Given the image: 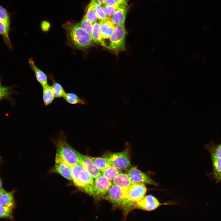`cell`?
Masks as SVG:
<instances>
[{"label": "cell", "instance_id": "cell-28", "mask_svg": "<svg viewBox=\"0 0 221 221\" xmlns=\"http://www.w3.org/2000/svg\"><path fill=\"white\" fill-rule=\"evenodd\" d=\"M13 210L7 207L0 205V218L13 219Z\"/></svg>", "mask_w": 221, "mask_h": 221}, {"label": "cell", "instance_id": "cell-23", "mask_svg": "<svg viewBox=\"0 0 221 221\" xmlns=\"http://www.w3.org/2000/svg\"><path fill=\"white\" fill-rule=\"evenodd\" d=\"M120 170L113 166L110 165L101 172L103 176L111 181L118 174L121 173Z\"/></svg>", "mask_w": 221, "mask_h": 221}, {"label": "cell", "instance_id": "cell-25", "mask_svg": "<svg viewBox=\"0 0 221 221\" xmlns=\"http://www.w3.org/2000/svg\"><path fill=\"white\" fill-rule=\"evenodd\" d=\"M89 157L95 165L100 171L110 166L108 161L105 157Z\"/></svg>", "mask_w": 221, "mask_h": 221}, {"label": "cell", "instance_id": "cell-9", "mask_svg": "<svg viewBox=\"0 0 221 221\" xmlns=\"http://www.w3.org/2000/svg\"><path fill=\"white\" fill-rule=\"evenodd\" d=\"M127 174L132 183H139L157 186V184L143 172L136 167H132L129 169Z\"/></svg>", "mask_w": 221, "mask_h": 221}, {"label": "cell", "instance_id": "cell-18", "mask_svg": "<svg viewBox=\"0 0 221 221\" xmlns=\"http://www.w3.org/2000/svg\"><path fill=\"white\" fill-rule=\"evenodd\" d=\"M91 36L94 42L108 48L101 34L100 31V21L99 22L96 21L94 23Z\"/></svg>", "mask_w": 221, "mask_h": 221}, {"label": "cell", "instance_id": "cell-19", "mask_svg": "<svg viewBox=\"0 0 221 221\" xmlns=\"http://www.w3.org/2000/svg\"><path fill=\"white\" fill-rule=\"evenodd\" d=\"M12 86H2L0 87V102L4 99H6L13 104L14 100L11 96L17 92L13 90Z\"/></svg>", "mask_w": 221, "mask_h": 221}, {"label": "cell", "instance_id": "cell-39", "mask_svg": "<svg viewBox=\"0 0 221 221\" xmlns=\"http://www.w3.org/2000/svg\"><path fill=\"white\" fill-rule=\"evenodd\" d=\"M5 191V190L3 188L1 189V190H0V195L4 192Z\"/></svg>", "mask_w": 221, "mask_h": 221}, {"label": "cell", "instance_id": "cell-21", "mask_svg": "<svg viewBox=\"0 0 221 221\" xmlns=\"http://www.w3.org/2000/svg\"><path fill=\"white\" fill-rule=\"evenodd\" d=\"M64 98L67 103L71 104H80L87 105L88 104L87 102L84 99L79 98L74 93H66L64 97Z\"/></svg>", "mask_w": 221, "mask_h": 221}, {"label": "cell", "instance_id": "cell-31", "mask_svg": "<svg viewBox=\"0 0 221 221\" xmlns=\"http://www.w3.org/2000/svg\"><path fill=\"white\" fill-rule=\"evenodd\" d=\"M0 20L10 26V16L7 10L0 5Z\"/></svg>", "mask_w": 221, "mask_h": 221}, {"label": "cell", "instance_id": "cell-6", "mask_svg": "<svg viewBox=\"0 0 221 221\" xmlns=\"http://www.w3.org/2000/svg\"><path fill=\"white\" fill-rule=\"evenodd\" d=\"M128 149L119 152L113 153L104 157L110 165L123 170H128L131 166Z\"/></svg>", "mask_w": 221, "mask_h": 221}, {"label": "cell", "instance_id": "cell-34", "mask_svg": "<svg viewBox=\"0 0 221 221\" xmlns=\"http://www.w3.org/2000/svg\"><path fill=\"white\" fill-rule=\"evenodd\" d=\"M129 0H105L103 4L106 6L127 5Z\"/></svg>", "mask_w": 221, "mask_h": 221}, {"label": "cell", "instance_id": "cell-15", "mask_svg": "<svg viewBox=\"0 0 221 221\" xmlns=\"http://www.w3.org/2000/svg\"><path fill=\"white\" fill-rule=\"evenodd\" d=\"M113 183L123 191L126 190L132 183L128 175L122 173L115 177L113 180Z\"/></svg>", "mask_w": 221, "mask_h": 221}, {"label": "cell", "instance_id": "cell-24", "mask_svg": "<svg viewBox=\"0 0 221 221\" xmlns=\"http://www.w3.org/2000/svg\"><path fill=\"white\" fill-rule=\"evenodd\" d=\"M83 17L92 23L97 21L98 18L94 4L90 3Z\"/></svg>", "mask_w": 221, "mask_h": 221}, {"label": "cell", "instance_id": "cell-38", "mask_svg": "<svg viewBox=\"0 0 221 221\" xmlns=\"http://www.w3.org/2000/svg\"><path fill=\"white\" fill-rule=\"evenodd\" d=\"M215 177L216 179L221 180V172Z\"/></svg>", "mask_w": 221, "mask_h": 221}, {"label": "cell", "instance_id": "cell-35", "mask_svg": "<svg viewBox=\"0 0 221 221\" xmlns=\"http://www.w3.org/2000/svg\"><path fill=\"white\" fill-rule=\"evenodd\" d=\"M41 27L43 32H47L49 30L51 27V25L49 22L46 21H43L41 22Z\"/></svg>", "mask_w": 221, "mask_h": 221}, {"label": "cell", "instance_id": "cell-4", "mask_svg": "<svg viewBox=\"0 0 221 221\" xmlns=\"http://www.w3.org/2000/svg\"><path fill=\"white\" fill-rule=\"evenodd\" d=\"M71 168L74 184L81 191L93 196L94 181L91 176L79 164Z\"/></svg>", "mask_w": 221, "mask_h": 221}, {"label": "cell", "instance_id": "cell-29", "mask_svg": "<svg viewBox=\"0 0 221 221\" xmlns=\"http://www.w3.org/2000/svg\"><path fill=\"white\" fill-rule=\"evenodd\" d=\"M79 23L84 30L91 36L93 27L92 23L83 17L81 22Z\"/></svg>", "mask_w": 221, "mask_h": 221}, {"label": "cell", "instance_id": "cell-13", "mask_svg": "<svg viewBox=\"0 0 221 221\" xmlns=\"http://www.w3.org/2000/svg\"><path fill=\"white\" fill-rule=\"evenodd\" d=\"M51 172L58 173L67 180L72 181L71 168L65 163L63 162L55 163Z\"/></svg>", "mask_w": 221, "mask_h": 221}, {"label": "cell", "instance_id": "cell-10", "mask_svg": "<svg viewBox=\"0 0 221 221\" xmlns=\"http://www.w3.org/2000/svg\"><path fill=\"white\" fill-rule=\"evenodd\" d=\"M160 205L157 199L151 195L144 196L140 200L134 203L135 209L149 211L156 209Z\"/></svg>", "mask_w": 221, "mask_h": 221}, {"label": "cell", "instance_id": "cell-2", "mask_svg": "<svg viewBox=\"0 0 221 221\" xmlns=\"http://www.w3.org/2000/svg\"><path fill=\"white\" fill-rule=\"evenodd\" d=\"M54 142L56 148L55 163H64L71 167L79 164L78 152L68 143L63 131H60V135Z\"/></svg>", "mask_w": 221, "mask_h": 221}, {"label": "cell", "instance_id": "cell-30", "mask_svg": "<svg viewBox=\"0 0 221 221\" xmlns=\"http://www.w3.org/2000/svg\"><path fill=\"white\" fill-rule=\"evenodd\" d=\"M101 5L104 13L107 17H110L114 14L120 5L106 6L103 4Z\"/></svg>", "mask_w": 221, "mask_h": 221}, {"label": "cell", "instance_id": "cell-37", "mask_svg": "<svg viewBox=\"0 0 221 221\" xmlns=\"http://www.w3.org/2000/svg\"><path fill=\"white\" fill-rule=\"evenodd\" d=\"M2 160L0 158V165H1V162H2V160ZM2 188V180L0 177V190H1Z\"/></svg>", "mask_w": 221, "mask_h": 221}, {"label": "cell", "instance_id": "cell-32", "mask_svg": "<svg viewBox=\"0 0 221 221\" xmlns=\"http://www.w3.org/2000/svg\"><path fill=\"white\" fill-rule=\"evenodd\" d=\"M206 146L208 149L212 150L218 157L221 158V143L216 145L211 142L209 144L207 145Z\"/></svg>", "mask_w": 221, "mask_h": 221}, {"label": "cell", "instance_id": "cell-27", "mask_svg": "<svg viewBox=\"0 0 221 221\" xmlns=\"http://www.w3.org/2000/svg\"><path fill=\"white\" fill-rule=\"evenodd\" d=\"M51 78L52 79L53 82L52 86L53 90L55 97L57 98L64 97L66 93L63 87L60 83L56 82L53 78Z\"/></svg>", "mask_w": 221, "mask_h": 221}, {"label": "cell", "instance_id": "cell-12", "mask_svg": "<svg viewBox=\"0 0 221 221\" xmlns=\"http://www.w3.org/2000/svg\"><path fill=\"white\" fill-rule=\"evenodd\" d=\"M100 21V31L103 39H107L110 37L113 33L115 26L110 17H107Z\"/></svg>", "mask_w": 221, "mask_h": 221}, {"label": "cell", "instance_id": "cell-7", "mask_svg": "<svg viewBox=\"0 0 221 221\" xmlns=\"http://www.w3.org/2000/svg\"><path fill=\"white\" fill-rule=\"evenodd\" d=\"M112 184L111 181L103 175L96 178L94 181L93 196L98 199H105Z\"/></svg>", "mask_w": 221, "mask_h": 221}, {"label": "cell", "instance_id": "cell-1", "mask_svg": "<svg viewBox=\"0 0 221 221\" xmlns=\"http://www.w3.org/2000/svg\"><path fill=\"white\" fill-rule=\"evenodd\" d=\"M68 44L72 47L84 50L94 43L92 36L84 30L79 23L68 21L62 25Z\"/></svg>", "mask_w": 221, "mask_h": 221}, {"label": "cell", "instance_id": "cell-11", "mask_svg": "<svg viewBox=\"0 0 221 221\" xmlns=\"http://www.w3.org/2000/svg\"><path fill=\"white\" fill-rule=\"evenodd\" d=\"M78 157L79 164L93 178H96L102 175L101 171L95 165L89 157L82 154L78 152Z\"/></svg>", "mask_w": 221, "mask_h": 221}, {"label": "cell", "instance_id": "cell-22", "mask_svg": "<svg viewBox=\"0 0 221 221\" xmlns=\"http://www.w3.org/2000/svg\"><path fill=\"white\" fill-rule=\"evenodd\" d=\"M210 153L215 176L221 172V158L218 157L212 150L208 149Z\"/></svg>", "mask_w": 221, "mask_h": 221}, {"label": "cell", "instance_id": "cell-5", "mask_svg": "<svg viewBox=\"0 0 221 221\" xmlns=\"http://www.w3.org/2000/svg\"><path fill=\"white\" fill-rule=\"evenodd\" d=\"M126 34L125 23L116 25L113 33L109 37L110 43L108 48L116 52L124 51Z\"/></svg>", "mask_w": 221, "mask_h": 221}, {"label": "cell", "instance_id": "cell-8", "mask_svg": "<svg viewBox=\"0 0 221 221\" xmlns=\"http://www.w3.org/2000/svg\"><path fill=\"white\" fill-rule=\"evenodd\" d=\"M126 197L134 203L141 199L147 192L145 184L139 183H132L129 188L124 191Z\"/></svg>", "mask_w": 221, "mask_h": 221}, {"label": "cell", "instance_id": "cell-33", "mask_svg": "<svg viewBox=\"0 0 221 221\" xmlns=\"http://www.w3.org/2000/svg\"><path fill=\"white\" fill-rule=\"evenodd\" d=\"M94 4L99 21H101L106 19L107 17L103 10L101 5L98 4Z\"/></svg>", "mask_w": 221, "mask_h": 221}, {"label": "cell", "instance_id": "cell-17", "mask_svg": "<svg viewBox=\"0 0 221 221\" xmlns=\"http://www.w3.org/2000/svg\"><path fill=\"white\" fill-rule=\"evenodd\" d=\"M13 191H6L0 195V205L7 207L13 210L16 207Z\"/></svg>", "mask_w": 221, "mask_h": 221}, {"label": "cell", "instance_id": "cell-40", "mask_svg": "<svg viewBox=\"0 0 221 221\" xmlns=\"http://www.w3.org/2000/svg\"><path fill=\"white\" fill-rule=\"evenodd\" d=\"M2 84H1V77H0V87H2Z\"/></svg>", "mask_w": 221, "mask_h": 221}, {"label": "cell", "instance_id": "cell-14", "mask_svg": "<svg viewBox=\"0 0 221 221\" xmlns=\"http://www.w3.org/2000/svg\"><path fill=\"white\" fill-rule=\"evenodd\" d=\"M28 62L30 67L34 73L37 81L41 86L43 88L48 85V78L46 75L37 66L32 58H30Z\"/></svg>", "mask_w": 221, "mask_h": 221}, {"label": "cell", "instance_id": "cell-3", "mask_svg": "<svg viewBox=\"0 0 221 221\" xmlns=\"http://www.w3.org/2000/svg\"><path fill=\"white\" fill-rule=\"evenodd\" d=\"M105 199L111 203L114 208L121 209L124 218L130 211L135 209L134 203L126 197L122 190L113 184L109 189Z\"/></svg>", "mask_w": 221, "mask_h": 221}, {"label": "cell", "instance_id": "cell-26", "mask_svg": "<svg viewBox=\"0 0 221 221\" xmlns=\"http://www.w3.org/2000/svg\"><path fill=\"white\" fill-rule=\"evenodd\" d=\"M9 28L10 26L0 20V34L2 36L8 46L11 48V44L9 37Z\"/></svg>", "mask_w": 221, "mask_h": 221}, {"label": "cell", "instance_id": "cell-36", "mask_svg": "<svg viewBox=\"0 0 221 221\" xmlns=\"http://www.w3.org/2000/svg\"><path fill=\"white\" fill-rule=\"evenodd\" d=\"M105 0H91V3L93 4H102Z\"/></svg>", "mask_w": 221, "mask_h": 221}, {"label": "cell", "instance_id": "cell-16", "mask_svg": "<svg viewBox=\"0 0 221 221\" xmlns=\"http://www.w3.org/2000/svg\"><path fill=\"white\" fill-rule=\"evenodd\" d=\"M127 5H120L112 16L111 19L115 25L125 23L127 11Z\"/></svg>", "mask_w": 221, "mask_h": 221}, {"label": "cell", "instance_id": "cell-20", "mask_svg": "<svg viewBox=\"0 0 221 221\" xmlns=\"http://www.w3.org/2000/svg\"><path fill=\"white\" fill-rule=\"evenodd\" d=\"M55 97L52 86L48 85L43 88V99L45 106H47L51 104Z\"/></svg>", "mask_w": 221, "mask_h": 221}]
</instances>
